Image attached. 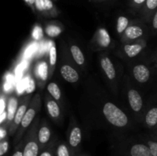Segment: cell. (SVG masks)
<instances>
[{
  "instance_id": "ffe728a7",
  "label": "cell",
  "mask_w": 157,
  "mask_h": 156,
  "mask_svg": "<svg viewBox=\"0 0 157 156\" xmlns=\"http://www.w3.org/2000/svg\"><path fill=\"white\" fill-rule=\"evenodd\" d=\"M157 10V0H147L144 8L142 9V12L147 18H150L153 13Z\"/></svg>"
},
{
  "instance_id": "9a60e30c",
  "label": "cell",
  "mask_w": 157,
  "mask_h": 156,
  "mask_svg": "<svg viewBox=\"0 0 157 156\" xmlns=\"http://www.w3.org/2000/svg\"><path fill=\"white\" fill-rule=\"evenodd\" d=\"M130 156H153L150 148L145 144H134L129 151Z\"/></svg>"
},
{
  "instance_id": "7c38bea8",
  "label": "cell",
  "mask_w": 157,
  "mask_h": 156,
  "mask_svg": "<svg viewBox=\"0 0 157 156\" xmlns=\"http://www.w3.org/2000/svg\"><path fill=\"white\" fill-rule=\"evenodd\" d=\"M133 75L138 83L144 84L150 80V71L144 64H137L133 68Z\"/></svg>"
},
{
  "instance_id": "83f0119b",
  "label": "cell",
  "mask_w": 157,
  "mask_h": 156,
  "mask_svg": "<svg viewBox=\"0 0 157 156\" xmlns=\"http://www.w3.org/2000/svg\"><path fill=\"white\" fill-rule=\"evenodd\" d=\"M147 0H130V6L135 10H142Z\"/></svg>"
},
{
  "instance_id": "5bb4252c",
  "label": "cell",
  "mask_w": 157,
  "mask_h": 156,
  "mask_svg": "<svg viewBox=\"0 0 157 156\" xmlns=\"http://www.w3.org/2000/svg\"><path fill=\"white\" fill-rule=\"evenodd\" d=\"M35 76L38 79V83L41 87H44V84L47 81L49 76V67L48 63L43 61L38 63L35 67Z\"/></svg>"
},
{
  "instance_id": "8992f818",
  "label": "cell",
  "mask_w": 157,
  "mask_h": 156,
  "mask_svg": "<svg viewBox=\"0 0 157 156\" xmlns=\"http://www.w3.org/2000/svg\"><path fill=\"white\" fill-rule=\"evenodd\" d=\"M51 138H52V131L50 127L48 126L45 120H42L38 128V139L41 151L47 147L48 144L50 142Z\"/></svg>"
},
{
  "instance_id": "ac0fdd59",
  "label": "cell",
  "mask_w": 157,
  "mask_h": 156,
  "mask_svg": "<svg viewBox=\"0 0 157 156\" xmlns=\"http://www.w3.org/2000/svg\"><path fill=\"white\" fill-rule=\"evenodd\" d=\"M144 35V30L141 27L136 24L129 25V27L124 32V35L129 40H135Z\"/></svg>"
},
{
  "instance_id": "3957f363",
  "label": "cell",
  "mask_w": 157,
  "mask_h": 156,
  "mask_svg": "<svg viewBox=\"0 0 157 156\" xmlns=\"http://www.w3.org/2000/svg\"><path fill=\"white\" fill-rule=\"evenodd\" d=\"M38 119H35L32 125V128L28 131L25 137L23 138V156H39L41 149L38 139Z\"/></svg>"
},
{
  "instance_id": "d590c367",
  "label": "cell",
  "mask_w": 157,
  "mask_h": 156,
  "mask_svg": "<svg viewBox=\"0 0 157 156\" xmlns=\"http://www.w3.org/2000/svg\"><path fill=\"white\" fill-rule=\"evenodd\" d=\"M7 111H4L3 113H0V123L2 124L6 120H7Z\"/></svg>"
},
{
  "instance_id": "44dd1931",
  "label": "cell",
  "mask_w": 157,
  "mask_h": 156,
  "mask_svg": "<svg viewBox=\"0 0 157 156\" xmlns=\"http://www.w3.org/2000/svg\"><path fill=\"white\" fill-rule=\"evenodd\" d=\"M145 122L150 128L157 125V107H153L147 112L145 116Z\"/></svg>"
},
{
  "instance_id": "52a82bcc",
  "label": "cell",
  "mask_w": 157,
  "mask_h": 156,
  "mask_svg": "<svg viewBox=\"0 0 157 156\" xmlns=\"http://www.w3.org/2000/svg\"><path fill=\"white\" fill-rule=\"evenodd\" d=\"M100 64L103 72L110 81H113L116 79L117 71L112 60L107 55L102 54L100 59Z\"/></svg>"
},
{
  "instance_id": "ba28073f",
  "label": "cell",
  "mask_w": 157,
  "mask_h": 156,
  "mask_svg": "<svg viewBox=\"0 0 157 156\" xmlns=\"http://www.w3.org/2000/svg\"><path fill=\"white\" fill-rule=\"evenodd\" d=\"M127 98L130 107L135 113H140L142 110L144 101L141 95L136 90L130 88L127 90Z\"/></svg>"
},
{
  "instance_id": "f546056e",
  "label": "cell",
  "mask_w": 157,
  "mask_h": 156,
  "mask_svg": "<svg viewBox=\"0 0 157 156\" xmlns=\"http://www.w3.org/2000/svg\"><path fill=\"white\" fill-rule=\"evenodd\" d=\"M9 141L7 139L1 140L0 142V156H4L9 150Z\"/></svg>"
},
{
  "instance_id": "d4e9b609",
  "label": "cell",
  "mask_w": 157,
  "mask_h": 156,
  "mask_svg": "<svg viewBox=\"0 0 157 156\" xmlns=\"http://www.w3.org/2000/svg\"><path fill=\"white\" fill-rule=\"evenodd\" d=\"M130 24V20L126 16L121 15L117 18V32L118 34H123L126 31V29L129 27Z\"/></svg>"
},
{
  "instance_id": "74e56055",
  "label": "cell",
  "mask_w": 157,
  "mask_h": 156,
  "mask_svg": "<svg viewBox=\"0 0 157 156\" xmlns=\"http://www.w3.org/2000/svg\"><path fill=\"white\" fill-rule=\"evenodd\" d=\"M153 28L155 30H157V10L155 12L154 15H153Z\"/></svg>"
},
{
  "instance_id": "7a4b0ae2",
  "label": "cell",
  "mask_w": 157,
  "mask_h": 156,
  "mask_svg": "<svg viewBox=\"0 0 157 156\" xmlns=\"http://www.w3.org/2000/svg\"><path fill=\"white\" fill-rule=\"evenodd\" d=\"M103 113L106 119L114 126L124 128L128 125L129 119L126 113L113 102H107L104 103Z\"/></svg>"
},
{
  "instance_id": "277c9868",
  "label": "cell",
  "mask_w": 157,
  "mask_h": 156,
  "mask_svg": "<svg viewBox=\"0 0 157 156\" xmlns=\"http://www.w3.org/2000/svg\"><path fill=\"white\" fill-rule=\"evenodd\" d=\"M32 99V95H27V96H25L21 99V102L18 105L15 118H14L11 125L9 126V134L10 136H13L18 131V128L20 126V124H21V121H22L23 118H24L25 114L26 111H27L28 108H29V106Z\"/></svg>"
},
{
  "instance_id": "6da1fadb",
  "label": "cell",
  "mask_w": 157,
  "mask_h": 156,
  "mask_svg": "<svg viewBox=\"0 0 157 156\" xmlns=\"http://www.w3.org/2000/svg\"><path fill=\"white\" fill-rule=\"evenodd\" d=\"M41 107V96H40L39 94H35L34 97L32 98V101H31L30 104L29 106V108H28L27 111L25 114L24 118H23L22 121L20 124L19 128L17 131L15 139H14V145H17L22 140L25 133L26 132L30 125L33 124L32 122H34L35 116L39 113Z\"/></svg>"
},
{
  "instance_id": "4dcf8cb0",
  "label": "cell",
  "mask_w": 157,
  "mask_h": 156,
  "mask_svg": "<svg viewBox=\"0 0 157 156\" xmlns=\"http://www.w3.org/2000/svg\"><path fill=\"white\" fill-rule=\"evenodd\" d=\"M55 154H56V151L55 148H53V146H50L46 147L45 148L41 150L40 151L39 156H55Z\"/></svg>"
},
{
  "instance_id": "5b68a950",
  "label": "cell",
  "mask_w": 157,
  "mask_h": 156,
  "mask_svg": "<svg viewBox=\"0 0 157 156\" xmlns=\"http://www.w3.org/2000/svg\"><path fill=\"white\" fill-rule=\"evenodd\" d=\"M35 11L47 18L56 17L59 14L53 0H35Z\"/></svg>"
},
{
  "instance_id": "d6a6232c",
  "label": "cell",
  "mask_w": 157,
  "mask_h": 156,
  "mask_svg": "<svg viewBox=\"0 0 157 156\" xmlns=\"http://www.w3.org/2000/svg\"><path fill=\"white\" fill-rule=\"evenodd\" d=\"M26 3L27 6H29L31 8L33 12H36L35 11V0H23Z\"/></svg>"
},
{
  "instance_id": "cb8c5ba5",
  "label": "cell",
  "mask_w": 157,
  "mask_h": 156,
  "mask_svg": "<svg viewBox=\"0 0 157 156\" xmlns=\"http://www.w3.org/2000/svg\"><path fill=\"white\" fill-rule=\"evenodd\" d=\"M62 32V29L61 27H59L58 24H55V22L50 23L46 25L45 28V33L47 34L48 36L55 38V37L61 35Z\"/></svg>"
},
{
  "instance_id": "1f68e13d",
  "label": "cell",
  "mask_w": 157,
  "mask_h": 156,
  "mask_svg": "<svg viewBox=\"0 0 157 156\" xmlns=\"http://www.w3.org/2000/svg\"><path fill=\"white\" fill-rule=\"evenodd\" d=\"M147 145L150 148L153 156H157V142H153V141H149L147 142Z\"/></svg>"
},
{
  "instance_id": "484cf974",
  "label": "cell",
  "mask_w": 157,
  "mask_h": 156,
  "mask_svg": "<svg viewBox=\"0 0 157 156\" xmlns=\"http://www.w3.org/2000/svg\"><path fill=\"white\" fill-rule=\"evenodd\" d=\"M70 148L65 143L61 142L56 148V156H71L72 151Z\"/></svg>"
},
{
  "instance_id": "f35d334b",
  "label": "cell",
  "mask_w": 157,
  "mask_h": 156,
  "mask_svg": "<svg viewBox=\"0 0 157 156\" xmlns=\"http://www.w3.org/2000/svg\"><path fill=\"white\" fill-rule=\"evenodd\" d=\"M94 1L98 2H104V1H106V0H94Z\"/></svg>"
},
{
  "instance_id": "8fae6325",
  "label": "cell",
  "mask_w": 157,
  "mask_h": 156,
  "mask_svg": "<svg viewBox=\"0 0 157 156\" xmlns=\"http://www.w3.org/2000/svg\"><path fill=\"white\" fill-rule=\"evenodd\" d=\"M45 96V106L48 113L55 122H57L61 118V108L55 99L48 96Z\"/></svg>"
},
{
  "instance_id": "e575fe53",
  "label": "cell",
  "mask_w": 157,
  "mask_h": 156,
  "mask_svg": "<svg viewBox=\"0 0 157 156\" xmlns=\"http://www.w3.org/2000/svg\"><path fill=\"white\" fill-rule=\"evenodd\" d=\"M5 109H6V102H5V99L3 98V96H2L1 99H0V113L6 111Z\"/></svg>"
},
{
  "instance_id": "f1b7e54d",
  "label": "cell",
  "mask_w": 157,
  "mask_h": 156,
  "mask_svg": "<svg viewBox=\"0 0 157 156\" xmlns=\"http://www.w3.org/2000/svg\"><path fill=\"white\" fill-rule=\"evenodd\" d=\"M23 151H24V140H21L14 149L13 154L12 156H23Z\"/></svg>"
},
{
  "instance_id": "e0dca14e",
  "label": "cell",
  "mask_w": 157,
  "mask_h": 156,
  "mask_svg": "<svg viewBox=\"0 0 157 156\" xmlns=\"http://www.w3.org/2000/svg\"><path fill=\"white\" fill-rule=\"evenodd\" d=\"M70 51L75 62L78 66H81V67L84 66L85 64V58L81 47L76 44H72L70 47Z\"/></svg>"
},
{
  "instance_id": "4fadbf2b",
  "label": "cell",
  "mask_w": 157,
  "mask_h": 156,
  "mask_svg": "<svg viewBox=\"0 0 157 156\" xmlns=\"http://www.w3.org/2000/svg\"><path fill=\"white\" fill-rule=\"evenodd\" d=\"M82 140V132L78 125H74L71 128L68 135V144L71 149L74 150L78 148L81 143Z\"/></svg>"
},
{
  "instance_id": "603a6c76",
  "label": "cell",
  "mask_w": 157,
  "mask_h": 156,
  "mask_svg": "<svg viewBox=\"0 0 157 156\" xmlns=\"http://www.w3.org/2000/svg\"><path fill=\"white\" fill-rule=\"evenodd\" d=\"M57 63V49L56 47L52 43V46L49 49V65H50V68H49V77L52 76L54 70H55V67L56 66Z\"/></svg>"
},
{
  "instance_id": "836d02e7",
  "label": "cell",
  "mask_w": 157,
  "mask_h": 156,
  "mask_svg": "<svg viewBox=\"0 0 157 156\" xmlns=\"http://www.w3.org/2000/svg\"><path fill=\"white\" fill-rule=\"evenodd\" d=\"M35 51V45H34L33 44V45L30 46V47H29V48L26 50L25 56L27 57V58H29V57H30L32 54H34V52Z\"/></svg>"
},
{
  "instance_id": "30bf717a",
  "label": "cell",
  "mask_w": 157,
  "mask_h": 156,
  "mask_svg": "<svg viewBox=\"0 0 157 156\" xmlns=\"http://www.w3.org/2000/svg\"><path fill=\"white\" fill-rule=\"evenodd\" d=\"M60 73L63 79L71 84H75L80 79L78 72L70 64H63L60 69Z\"/></svg>"
},
{
  "instance_id": "9c48e42d",
  "label": "cell",
  "mask_w": 157,
  "mask_h": 156,
  "mask_svg": "<svg viewBox=\"0 0 157 156\" xmlns=\"http://www.w3.org/2000/svg\"><path fill=\"white\" fill-rule=\"evenodd\" d=\"M95 41L98 49H104L110 47L111 44V38L107 29L100 28L95 35Z\"/></svg>"
},
{
  "instance_id": "4316f807",
  "label": "cell",
  "mask_w": 157,
  "mask_h": 156,
  "mask_svg": "<svg viewBox=\"0 0 157 156\" xmlns=\"http://www.w3.org/2000/svg\"><path fill=\"white\" fill-rule=\"evenodd\" d=\"M43 35H44V32H43V29L40 27V25L36 24L35 27L34 28L33 31H32V37L35 38L36 41H39L42 38Z\"/></svg>"
},
{
  "instance_id": "8d00e7d4",
  "label": "cell",
  "mask_w": 157,
  "mask_h": 156,
  "mask_svg": "<svg viewBox=\"0 0 157 156\" xmlns=\"http://www.w3.org/2000/svg\"><path fill=\"white\" fill-rule=\"evenodd\" d=\"M6 136H7V131L2 126L1 128H0V139L3 140L6 137Z\"/></svg>"
},
{
  "instance_id": "7402d4cb",
  "label": "cell",
  "mask_w": 157,
  "mask_h": 156,
  "mask_svg": "<svg viewBox=\"0 0 157 156\" xmlns=\"http://www.w3.org/2000/svg\"><path fill=\"white\" fill-rule=\"evenodd\" d=\"M47 90L52 97L56 101H60L61 99V90L56 83H49L47 86Z\"/></svg>"
},
{
  "instance_id": "d6986e66",
  "label": "cell",
  "mask_w": 157,
  "mask_h": 156,
  "mask_svg": "<svg viewBox=\"0 0 157 156\" xmlns=\"http://www.w3.org/2000/svg\"><path fill=\"white\" fill-rule=\"evenodd\" d=\"M124 50L126 54L129 58H134L137 56L144 49V46L140 44H125L124 46Z\"/></svg>"
},
{
  "instance_id": "2e32d148",
  "label": "cell",
  "mask_w": 157,
  "mask_h": 156,
  "mask_svg": "<svg viewBox=\"0 0 157 156\" xmlns=\"http://www.w3.org/2000/svg\"><path fill=\"white\" fill-rule=\"evenodd\" d=\"M18 107V98L15 96H12L9 99L7 106V124L9 126L12 124L15 114H16L17 110Z\"/></svg>"
}]
</instances>
